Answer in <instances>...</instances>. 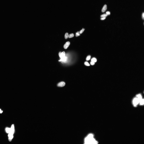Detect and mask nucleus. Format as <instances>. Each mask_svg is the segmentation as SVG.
<instances>
[{"mask_svg": "<svg viewBox=\"0 0 144 144\" xmlns=\"http://www.w3.org/2000/svg\"><path fill=\"white\" fill-rule=\"evenodd\" d=\"M118 112L121 117L125 116L130 113L131 106L128 103L123 105L120 104L117 107Z\"/></svg>", "mask_w": 144, "mask_h": 144, "instance_id": "f257e3e1", "label": "nucleus"}, {"mask_svg": "<svg viewBox=\"0 0 144 144\" xmlns=\"http://www.w3.org/2000/svg\"><path fill=\"white\" fill-rule=\"evenodd\" d=\"M140 88V85L137 83L133 85L127 92V95L131 98H134L136 95Z\"/></svg>", "mask_w": 144, "mask_h": 144, "instance_id": "f03ea898", "label": "nucleus"}, {"mask_svg": "<svg viewBox=\"0 0 144 144\" xmlns=\"http://www.w3.org/2000/svg\"><path fill=\"white\" fill-rule=\"evenodd\" d=\"M133 117V114L130 113L127 115L122 117L120 120L117 121V122L119 123H130L132 121Z\"/></svg>", "mask_w": 144, "mask_h": 144, "instance_id": "7ed1b4c3", "label": "nucleus"}, {"mask_svg": "<svg viewBox=\"0 0 144 144\" xmlns=\"http://www.w3.org/2000/svg\"><path fill=\"white\" fill-rule=\"evenodd\" d=\"M137 69L136 66H132L130 70L129 74L130 77L131 78H134L137 73Z\"/></svg>", "mask_w": 144, "mask_h": 144, "instance_id": "20e7f679", "label": "nucleus"}, {"mask_svg": "<svg viewBox=\"0 0 144 144\" xmlns=\"http://www.w3.org/2000/svg\"><path fill=\"white\" fill-rule=\"evenodd\" d=\"M136 75L138 76L144 75V67L137 69Z\"/></svg>", "mask_w": 144, "mask_h": 144, "instance_id": "39448f33", "label": "nucleus"}]
</instances>
